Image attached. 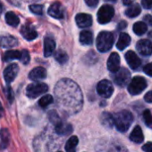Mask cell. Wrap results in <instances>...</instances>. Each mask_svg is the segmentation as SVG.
<instances>
[{"instance_id":"7bdbcfd3","label":"cell","mask_w":152,"mask_h":152,"mask_svg":"<svg viewBox=\"0 0 152 152\" xmlns=\"http://www.w3.org/2000/svg\"><path fill=\"white\" fill-rule=\"evenodd\" d=\"M126 26H127V23H126V22H125V21H122V22L118 25V28L122 29V28H125Z\"/></svg>"},{"instance_id":"7c38bea8","label":"cell","mask_w":152,"mask_h":152,"mask_svg":"<svg viewBox=\"0 0 152 152\" xmlns=\"http://www.w3.org/2000/svg\"><path fill=\"white\" fill-rule=\"evenodd\" d=\"M108 69L116 73L120 69V56L117 53H112L108 60Z\"/></svg>"},{"instance_id":"4dcf8cb0","label":"cell","mask_w":152,"mask_h":152,"mask_svg":"<svg viewBox=\"0 0 152 152\" xmlns=\"http://www.w3.org/2000/svg\"><path fill=\"white\" fill-rule=\"evenodd\" d=\"M54 99L52 97V95L50 94H47V95H44L43 97H41L39 101V105L41 107V108H46L47 107L48 105H50L52 102H53Z\"/></svg>"},{"instance_id":"d6a6232c","label":"cell","mask_w":152,"mask_h":152,"mask_svg":"<svg viewBox=\"0 0 152 152\" xmlns=\"http://www.w3.org/2000/svg\"><path fill=\"white\" fill-rule=\"evenodd\" d=\"M23 64H28L30 58V54L28 53L27 50H22V52H21V57L19 59Z\"/></svg>"},{"instance_id":"8fae6325","label":"cell","mask_w":152,"mask_h":152,"mask_svg":"<svg viewBox=\"0 0 152 152\" xmlns=\"http://www.w3.org/2000/svg\"><path fill=\"white\" fill-rule=\"evenodd\" d=\"M125 60H126V61H127V63L131 69H136L141 66V63H142L141 59L133 51H128L125 53Z\"/></svg>"},{"instance_id":"bcb514c9","label":"cell","mask_w":152,"mask_h":152,"mask_svg":"<svg viewBox=\"0 0 152 152\" xmlns=\"http://www.w3.org/2000/svg\"><path fill=\"white\" fill-rule=\"evenodd\" d=\"M2 9H3V7H2V4L0 3V12L2 11Z\"/></svg>"},{"instance_id":"52a82bcc","label":"cell","mask_w":152,"mask_h":152,"mask_svg":"<svg viewBox=\"0 0 152 152\" xmlns=\"http://www.w3.org/2000/svg\"><path fill=\"white\" fill-rule=\"evenodd\" d=\"M98 94L103 98H109L114 93V86L112 83L107 79L101 80L97 86Z\"/></svg>"},{"instance_id":"3957f363","label":"cell","mask_w":152,"mask_h":152,"mask_svg":"<svg viewBox=\"0 0 152 152\" xmlns=\"http://www.w3.org/2000/svg\"><path fill=\"white\" fill-rule=\"evenodd\" d=\"M97 48L100 53H106L109 51L114 45V36L111 32L102 31L97 37Z\"/></svg>"},{"instance_id":"6da1fadb","label":"cell","mask_w":152,"mask_h":152,"mask_svg":"<svg viewBox=\"0 0 152 152\" xmlns=\"http://www.w3.org/2000/svg\"><path fill=\"white\" fill-rule=\"evenodd\" d=\"M55 95L58 106L69 114L79 112L82 107V93L78 85L71 79H61L55 87Z\"/></svg>"},{"instance_id":"484cf974","label":"cell","mask_w":152,"mask_h":152,"mask_svg":"<svg viewBox=\"0 0 152 152\" xmlns=\"http://www.w3.org/2000/svg\"><path fill=\"white\" fill-rule=\"evenodd\" d=\"M79 140L77 136H72L69 138L67 142L65 143V151L66 152H76V147L78 145Z\"/></svg>"},{"instance_id":"5bb4252c","label":"cell","mask_w":152,"mask_h":152,"mask_svg":"<svg viewBox=\"0 0 152 152\" xmlns=\"http://www.w3.org/2000/svg\"><path fill=\"white\" fill-rule=\"evenodd\" d=\"M48 14L56 19H62L64 17V9L60 3H54L50 5L47 11Z\"/></svg>"},{"instance_id":"7402d4cb","label":"cell","mask_w":152,"mask_h":152,"mask_svg":"<svg viewBox=\"0 0 152 152\" xmlns=\"http://www.w3.org/2000/svg\"><path fill=\"white\" fill-rule=\"evenodd\" d=\"M142 12V8L139 4H131L125 11V15L129 18H135L137 17Z\"/></svg>"},{"instance_id":"8992f818","label":"cell","mask_w":152,"mask_h":152,"mask_svg":"<svg viewBox=\"0 0 152 152\" xmlns=\"http://www.w3.org/2000/svg\"><path fill=\"white\" fill-rule=\"evenodd\" d=\"M115 15V9L110 4L102 5L98 12V21L100 24L108 23Z\"/></svg>"},{"instance_id":"4fadbf2b","label":"cell","mask_w":152,"mask_h":152,"mask_svg":"<svg viewBox=\"0 0 152 152\" xmlns=\"http://www.w3.org/2000/svg\"><path fill=\"white\" fill-rule=\"evenodd\" d=\"M75 21L80 28H88L92 24V17L87 13H79L75 17Z\"/></svg>"},{"instance_id":"e0dca14e","label":"cell","mask_w":152,"mask_h":152,"mask_svg":"<svg viewBox=\"0 0 152 152\" xmlns=\"http://www.w3.org/2000/svg\"><path fill=\"white\" fill-rule=\"evenodd\" d=\"M21 34L22 36L28 41L34 40L38 37L37 31L30 25H25L21 29Z\"/></svg>"},{"instance_id":"1f68e13d","label":"cell","mask_w":152,"mask_h":152,"mask_svg":"<svg viewBox=\"0 0 152 152\" xmlns=\"http://www.w3.org/2000/svg\"><path fill=\"white\" fill-rule=\"evenodd\" d=\"M30 10L35 14L41 15L43 12V6L40 4H31L30 5Z\"/></svg>"},{"instance_id":"603a6c76","label":"cell","mask_w":152,"mask_h":152,"mask_svg":"<svg viewBox=\"0 0 152 152\" xmlns=\"http://www.w3.org/2000/svg\"><path fill=\"white\" fill-rule=\"evenodd\" d=\"M80 42L83 45H90L93 42L92 33L89 30H83L80 34Z\"/></svg>"},{"instance_id":"ba28073f","label":"cell","mask_w":152,"mask_h":152,"mask_svg":"<svg viewBox=\"0 0 152 152\" xmlns=\"http://www.w3.org/2000/svg\"><path fill=\"white\" fill-rule=\"evenodd\" d=\"M130 78H131V74H130L129 70L126 69L125 68L119 69L114 76L115 83L117 86H122V87L125 86L128 84V82L130 81Z\"/></svg>"},{"instance_id":"60d3db41","label":"cell","mask_w":152,"mask_h":152,"mask_svg":"<svg viewBox=\"0 0 152 152\" xmlns=\"http://www.w3.org/2000/svg\"><path fill=\"white\" fill-rule=\"evenodd\" d=\"M143 20H145L146 22H148L150 25H151L152 26V16L151 15H150V14H148V15H145V16H144V18H143Z\"/></svg>"},{"instance_id":"ac0fdd59","label":"cell","mask_w":152,"mask_h":152,"mask_svg":"<svg viewBox=\"0 0 152 152\" xmlns=\"http://www.w3.org/2000/svg\"><path fill=\"white\" fill-rule=\"evenodd\" d=\"M18 45V41L15 37L12 36H3L0 37V46L4 48H12Z\"/></svg>"},{"instance_id":"d590c367","label":"cell","mask_w":152,"mask_h":152,"mask_svg":"<svg viewBox=\"0 0 152 152\" xmlns=\"http://www.w3.org/2000/svg\"><path fill=\"white\" fill-rule=\"evenodd\" d=\"M143 71H144L145 74H147L148 76L152 77V62L147 64V65L143 68Z\"/></svg>"},{"instance_id":"277c9868","label":"cell","mask_w":152,"mask_h":152,"mask_svg":"<svg viewBox=\"0 0 152 152\" xmlns=\"http://www.w3.org/2000/svg\"><path fill=\"white\" fill-rule=\"evenodd\" d=\"M147 87V81L144 77L137 76L134 77L128 86V92L132 95H138L142 93Z\"/></svg>"},{"instance_id":"9a60e30c","label":"cell","mask_w":152,"mask_h":152,"mask_svg":"<svg viewBox=\"0 0 152 152\" xmlns=\"http://www.w3.org/2000/svg\"><path fill=\"white\" fill-rule=\"evenodd\" d=\"M56 49V43L55 40L50 37H47L44 39V55L45 57H49L55 52Z\"/></svg>"},{"instance_id":"f35d334b","label":"cell","mask_w":152,"mask_h":152,"mask_svg":"<svg viewBox=\"0 0 152 152\" xmlns=\"http://www.w3.org/2000/svg\"><path fill=\"white\" fill-rule=\"evenodd\" d=\"M85 3L90 7H95L99 4V0H85Z\"/></svg>"},{"instance_id":"7a4b0ae2","label":"cell","mask_w":152,"mask_h":152,"mask_svg":"<svg viewBox=\"0 0 152 152\" xmlns=\"http://www.w3.org/2000/svg\"><path fill=\"white\" fill-rule=\"evenodd\" d=\"M113 117H114V125L116 126V129L121 133L126 132L133 121V114L128 110H121L116 113L115 116Z\"/></svg>"},{"instance_id":"30bf717a","label":"cell","mask_w":152,"mask_h":152,"mask_svg":"<svg viewBox=\"0 0 152 152\" xmlns=\"http://www.w3.org/2000/svg\"><path fill=\"white\" fill-rule=\"evenodd\" d=\"M137 51L144 56H149L152 54V43L148 39H142L136 44Z\"/></svg>"},{"instance_id":"9c48e42d","label":"cell","mask_w":152,"mask_h":152,"mask_svg":"<svg viewBox=\"0 0 152 152\" xmlns=\"http://www.w3.org/2000/svg\"><path fill=\"white\" fill-rule=\"evenodd\" d=\"M18 72H19V67L15 63H12L8 67H6L5 69L4 70V77L5 82L7 84L12 83L14 80V78L17 77Z\"/></svg>"},{"instance_id":"ab89813d","label":"cell","mask_w":152,"mask_h":152,"mask_svg":"<svg viewBox=\"0 0 152 152\" xmlns=\"http://www.w3.org/2000/svg\"><path fill=\"white\" fill-rule=\"evenodd\" d=\"M144 100H145L147 102L152 103V91L148 92V93L145 94V96H144Z\"/></svg>"},{"instance_id":"4316f807","label":"cell","mask_w":152,"mask_h":152,"mask_svg":"<svg viewBox=\"0 0 152 152\" xmlns=\"http://www.w3.org/2000/svg\"><path fill=\"white\" fill-rule=\"evenodd\" d=\"M147 28H148L147 25L143 21H138V22L134 23L133 27V30L137 36H142V35L145 34L147 31Z\"/></svg>"},{"instance_id":"b9f144b4","label":"cell","mask_w":152,"mask_h":152,"mask_svg":"<svg viewBox=\"0 0 152 152\" xmlns=\"http://www.w3.org/2000/svg\"><path fill=\"white\" fill-rule=\"evenodd\" d=\"M133 1L134 0H123V4L125 5H130L133 3Z\"/></svg>"},{"instance_id":"cb8c5ba5","label":"cell","mask_w":152,"mask_h":152,"mask_svg":"<svg viewBox=\"0 0 152 152\" xmlns=\"http://www.w3.org/2000/svg\"><path fill=\"white\" fill-rule=\"evenodd\" d=\"M5 21L8 25L12 26V27H16V26H18L20 20L14 12H8L5 13Z\"/></svg>"},{"instance_id":"5b68a950","label":"cell","mask_w":152,"mask_h":152,"mask_svg":"<svg viewBox=\"0 0 152 152\" xmlns=\"http://www.w3.org/2000/svg\"><path fill=\"white\" fill-rule=\"evenodd\" d=\"M48 90V86L45 83L35 82L29 85L26 88V94L30 99H35L41 94H44Z\"/></svg>"},{"instance_id":"f546056e","label":"cell","mask_w":152,"mask_h":152,"mask_svg":"<svg viewBox=\"0 0 152 152\" xmlns=\"http://www.w3.org/2000/svg\"><path fill=\"white\" fill-rule=\"evenodd\" d=\"M55 59L60 64H65L68 61V55L65 52L62 50H58L55 53Z\"/></svg>"},{"instance_id":"8d00e7d4","label":"cell","mask_w":152,"mask_h":152,"mask_svg":"<svg viewBox=\"0 0 152 152\" xmlns=\"http://www.w3.org/2000/svg\"><path fill=\"white\" fill-rule=\"evenodd\" d=\"M142 5L145 9H150L152 7V0H142Z\"/></svg>"},{"instance_id":"2e32d148","label":"cell","mask_w":152,"mask_h":152,"mask_svg":"<svg viewBox=\"0 0 152 152\" xmlns=\"http://www.w3.org/2000/svg\"><path fill=\"white\" fill-rule=\"evenodd\" d=\"M46 77H47V70L43 67H37V68L33 69L29 74L30 79H31L33 81L44 79V78H46Z\"/></svg>"},{"instance_id":"d6986e66","label":"cell","mask_w":152,"mask_h":152,"mask_svg":"<svg viewBox=\"0 0 152 152\" xmlns=\"http://www.w3.org/2000/svg\"><path fill=\"white\" fill-rule=\"evenodd\" d=\"M130 140L135 143H142L144 140V135L141 126H136L130 134Z\"/></svg>"},{"instance_id":"d4e9b609","label":"cell","mask_w":152,"mask_h":152,"mask_svg":"<svg viewBox=\"0 0 152 152\" xmlns=\"http://www.w3.org/2000/svg\"><path fill=\"white\" fill-rule=\"evenodd\" d=\"M100 120L103 126H105L108 128H111L114 126V117L108 112H103L101 115Z\"/></svg>"},{"instance_id":"ee69618b","label":"cell","mask_w":152,"mask_h":152,"mask_svg":"<svg viewBox=\"0 0 152 152\" xmlns=\"http://www.w3.org/2000/svg\"><path fill=\"white\" fill-rule=\"evenodd\" d=\"M4 115V108H3V106H2V104L0 102V118H3Z\"/></svg>"},{"instance_id":"74e56055","label":"cell","mask_w":152,"mask_h":152,"mask_svg":"<svg viewBox=\"0 0 152 152\" xmlns=\"http://www.w3.org/2000/svg\"><path fill=\"white\" fill-rule=\"evenodd\" d=\"M142 151L145 152H152V142H147L142 146Z\"/></svg>"},{"instance_id":"44dd1931","label":"cell","mask_w":152,"mask_h":152,"mask_svg":"<svg viewBox=\"0 0 152 152\" xmlns=\"http://www.w3.org/2000/svg\"><path fill=\"white\" fill-rule=\"evenodd\" d=\"M130 43H131V37L127 33H122L119 36L118 41L116 43V47L120 51H123L130 45Z\"/></svg>"},{"instance_id":"7dc6e473","label":"cell","mask_w":152,"mask_h":152,"mask_svg":"<svg viewBox=\"0 0 152 152\" xmlns=\"http://www.w3.org/2000/svg\"><path fill=\"white\" fill-rule=\"evenodd\" d=\"M106 1H110V2H115L116 0H106Z\"/></svg>"},{"instance_id":"f6af8a7d","label":"cell","mask_w":152,"mask_h":152,"mask_svg":"<svg viewBox=\"0 0 152 152\" xmlns=\"http://www.w3.org/2000/svg\"><path fill=\"white\" fill-rule=\"evenodd\" d=\"M149 37H151V38H152V31H151V32L149 33Z\"/></svg>"},{"instance_id":"836d02e7","label":"cell","mask_w":152,"mask_h":152,"mask_svg":"<svg viewBox=\"0 0 152 152\" xmlns=\"http://www.w3.org/2000/svg\"><path fill=\"white\" fill-rule=\"evenodd\" d=\"M143 118H144V121L146 123V125L148 126H151L152 124V116L151 111L149 110H146L144 112H143Z\"/></svg>"},{"instance_id":"c3c4849f","label":"cell","mask_w":152,"mask_h":152,"mask_svg":"<svg viewBox=\"0 0 152 152\" xmlns=\"http://www.w3.org/2000/svg\"><path fill=\"white\" fill-rule=\"evenodd\" d=\"M58 152H61V151H58Z\"/></svg>"},{"instance_id":"e575fe53","label":"cell","mask_w":152,"mask_h":152,"mask_svg":"<svg viewBox=\"0 0 152 152\" xmlns=\"http://www.w3.org/2000/svg\"><path fill=\"white\" fill-rule=\"evenodd\" d=\"M4 92H5L6 98H7V99H8V101L12 103V102H13V91H12L11 87H10V86L6 87V88H5V90H4Z\"/></svg>"},{"instance_id":"f1b7e54d","label":"cell","mask_w":152,"mask_h":152,"mask_svg":"<svg viewBox=\"0 0 152 152\" xmlns=\"http://www.w3.org/2000/svg\"><path fill=\"white\" fill-rule=\"evenodd\" d=\"M20 57H21V53L19 51L9 50V51L5 52V53L4 55V60L5 61H13L15 59H20Z\"/></svg>"},{"instance_id":"83f0119b","label":"cell","mask_w":152,"mask_h":152,"mask_svg":"<svg viewBox=\"0 0 152 152\" xmlns=\"http://www.w3.org/2000/svg\"><path fill=\"white\" fill-rule=\"evenodd\" d=\"M0 142L3 149L6 148L10 142V133L7 129L4 128L0 131Z\"/></svg>"},{"instance_id":"ffe728a7","label":"cell","mask_w":152,"mask_h":152,"mask_svg":"<svg viewBox=\"0 0 152 152\" xmlns=\"http://www.w3.org/2000/svg\"><path fill=\"white\" fill-rule=\"evenodd\" d=\"M54 126H55L56 132L59 135H65V134H70L72 132V126L69 124L65 123L63 120H61L60 122H58Z\"/></svg>"}]
</instances>
